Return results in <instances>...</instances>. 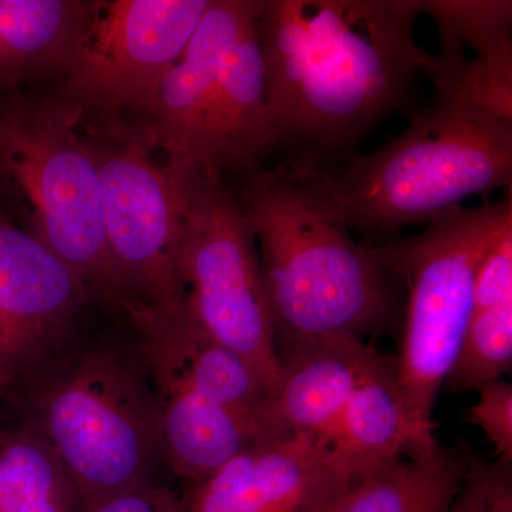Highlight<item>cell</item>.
Listing matches in <instances>:
<instances>
[{
	"label": "cell",
	"instance_id": "obj_1",
	"mask_svg": "<svg viewBox=\"0 0 512 512\" xmlns=\"http://www.w3.org/2000/svg\"><path fill=\"white\" fill-rule=\"evenodd\" d=\"M419 0H262L259 35L281 147L346 151L402 109L437 56Z\"/></svg>",
	"mask_w": 512,
	"mask_h": 512
},
{
	"label": "cell",
	"instance_id": "obj_2",
	"mask_svg": "<svg viewBox=\"0 0 512 512\" xmlns=\"http://www.w3.org/2000/svg\"><path fill=\"white\" fill-rule=\"evenodd\" d=\"M244 175L237 200L254 234L276 348L328 338L365 340L394 315L379 247L356 244L295 164Z\"/></svg>",
	"mask_w": 512,
	"mask_h": 512
},
{
	"label": "cell",
	"instance_id": "obj_3",
	"mask_svg": "<svg viewBox=\"0 0 512 512\" xmlns=\"http://www.w3.org/2000/svg\"><path fill=\"white\" fill-rule=\"evenodd\" d=\"M330 217L369 238L431 221L473 195L511 188L512 117L458 97L436 99L404 133L342 171L296 161Z\"/></svg>",
	"mask_w": 512,
	"mask_h": 512
},
{
	"label": "cell",
	"instance_id": "obj_4",
	"mask_svg": "<svg viewBox=\"0 0 512 512\" xmlns=\"http://www.w3.org/2000/svg\"><path fill=\"white\" fill-rule=\"evenodd\" d=\"M0 198L93 299L126 313L137 308L107 241L96 158L76 111L56 96L0 94Z\"/></svg>",
	"mask_w": 512,
	"mask_h": 512
},
{
	"label": "cell",
	"instance_id": "obj_5",
	"mask_svg": "<svg viewBox=\"0 0 512 512\" xmlns=\"http://www.w3.org/2000/svg\"><path fill=\"white\" fill-rule=\"evenodd\" d=\"M36 427L72 477L83 508L150 484L164 460L147 370L113 349L84 350L46 377Z\"/></svg>",
	"mask_w": 512,
	"mask_h": 512
},
{
	"label": "cell",
	"instance_id": "obj_6",
	"mask_svg": "<svg viewBox=\"0 0 512 512\" xmlns=\"http://www.w3.org/2000/svg\"><path fill=\"white\" fill-rule=\"evenodd\" d=\"M512 222L511 188L500 201L454 208L416 237L379 247L407 288L406 320L394 379L421 433L433 434V410L474 313V274L484 252Z\"/></svg>",
	"mask_w": 512,
	"mask_h": 512
},
{
	"label": "cell",
	"instance_id": "obj_7",
	"mask_svg": "<svg viewBox=\"0 0 512 512\" xmlns=\"http://www.w3.org/2000/svg\"><path fill=\"white\" fill-rule=\"evenodd\" d=\"M168 165L180 184L177 261L188 316L208 338L242 357L272 393L279 376L274 320L255 237L237 195L222 177Z\"/></svg>",
	"mask_w": 512,
	"mask_h": 512
},
{
	"label": "cell",
	"instance_id": "obj_8",
	"mask_svg": "<svg viewBox=\"0 0 512 512\" xmlns=\"http://www.w3.org/2000/svg\"><path fill=\"white\" fill-rule=\"evenodd\" d=\"M80 131L99 167L111 255L138 305L187 312L177 261L181 229L177 173L167 163H157V150L138 120L80 121Z\"/></svg>",
	"mask_w": 512,
	"mask_h": 512
},
{
	"label": "cell",
	"instance_id": "obj_9",
	"mask_svg": "<svg viewBox=\"0 0 512 512\" xmlns=\"http://www.w3.org/2000/svg\"><path fill=\"white\" fill-rule=\"evenodd\" d=\"M210 0H94L57 99L80 121L136 119L185 47Z\"/></svg>",
	"mask_w": 512,
	"mask_h": 512
},
{
	"label": "cell",
	"instance_id": "obj_10",
	"mask_svg": "<svg viewBox=\"0 0 512 512\" xmlns=\"http://www.w3.org/2000/svg\"><path fill=\"white\" fill-rule=\"evenodd\" d=\"M329 440L292 433L239 453L191 485L185 512H329L360 476Z\"/></svg>",
	"mask_w": 512,
	"mask_h": 512
},
{
	"label": "cell",
	"instance_id": "obj_11",
	"mask_svg": "<svg viewBox=\"0 0 512 512\" xmlns=\"http://www.w3.org/2000/svg\"><path fill=\"white\" fill-rule=\"evenodd\" d=\"M92 299L72 268L0 212V372L59 348Z\"/></svg>",
	"mask_w": 512,
	"mask_h": 512
},
{
	"label": "cell",
	"instance_id": "obj_12",
	"mask_svg": "<svg viewBox=\"0 0 512 512\" xmlns=\"http://www.w3.org/2000/svg\"><path fill=\"white\" fill-rule=\"evenodd\" d=\"M259 15L229 47L188 164L217 177L255 170L281 148L268 100Z\"/></svg>",
	"mask_w": 512,
	"mask_h": 512
},
{
	"label": "cell",
	"instance_id": "obj_13",
	"mask_svg": "<svg viewBox=\"0 0 512 512\" xmlns=\"http://www.w3.org/2000/svg\"><path fill=\"white\" fill-rule=\"evenodd\" d=\"M262 0H210L190 42L134 120L174 165L190 164L198 133L229 47L261 12Z\"/></svg>",
	"mask_w": 512,
	"mask_h": 512
},
{
	"label": "cell",
	"instance_id": "obj_14",
	"mask_svg": "<svg viewBox=\"0 0 512 512\" xmlns=\"http://www.w3.org/2000/svg\"><path fill=\"white\" fill-rule=\"evenodd\" d=\"M143 363L156 397L165 463L191 485L212 476L247 448L291 434L272 421L214 402L170 367Z\"/></svg>",
	"mask_w": 512,
	"mask_h": 512
},
{
	"label": "cell",
	"instance_id": "obj_15",
	"mask_svg": "<svg viewBox=\"0 0 512 512\" xmlns=\"http://www.w3.org/2000/svg\"><path fill=\"white\" fill-rule=\"evenodd\" d=\"M272 392L276 420L289 433L329 440L357 387L394 369V360L356 338H328L278 350Z\"/></svg>",
	"mask_w": 512,
	"mask_h": 512
},
{
	"label": "cell",
	"instance_id": "obj_16",
	"mask_svg": "<svg viewBox=\"0 0 512 512\" xmlns=\"http://www.w3.org/2000/svg\"><path fill=\"white\" fill-rule=\"evenodd\" d=\"M468 464L437 440H417L360 474L329 512H447Z\"/></svg>",
	"mask_w": 512,
	"mask_h": 512
},
{
	"label": "cell",
	"instance_id": "obj_17",
	"mask_svg": "<svg viewBox=\"0 0 512 512\" xmlns=\"http://www.w3.org/2000/svg\"><path fill=\"white\" fill-rule=\"evenodd\" d=\"M93 6L94 0H0V94L62 76Z\"/></svg>",
	"mask_w": 512,
	"mask_h": 512
},
{
	"label": "cell",
	"instance_id": "obj_18",
	"mask_svg": "<svg viewBox=\"0 0 512 512\" xmlns=\"http://www.w3.org/2000/svg\"><path fill=\"white\" fill-rule=\"evenodd\" d=\"M421 433L404 406L394 369L357 387L330 437L333 448L360 473L399 454L410 443L431 439Z\"/></svg>",
	"mask_w": 512,
	"mask_h": 512
},
{
	"label": "cell",
	"instance_id": "obj_19",
	"mask_svg": "<svg viewBox=\"0 0 512 512\" xmlns=\"http://www.w3.org/2000/svg\"><path fill=\"white\" fill-rule=\"evenodd\" d=\"M0 512H83L72 477L33 424L0 430Z\"/></svg>",
	"mask_w": 512,
	"mask_h": 512
},
{
	"label": "cell",
	"instance_id": "obj_20",
	"mask_svg": "<svg viewBox=\"0 0 512 512\" xmlns=\"http://www.w3.org/2000/svg\"><path fill=\"white\" fill-rule=\"evenodd\" d=\"M512 363V301L474 312L446 383L453 392L501 380Z\"/></svg>",
	"mask_w": 512,
	"mask_h": 512
},
{
	"label": "cell",
	"instance_id": "obj_21",
	"mask_svg": "<svg viewBox=\"0 0 512 512\" xmlns=\"http://www.w3.org/2000/svg\"><path fill=\"white\" fill-rule=\"evenodd\" d=\"M447 512H512L511 463H470Z\"/></svg>",
	"mask_w": 512,
	"mask_h": 512
},
{
	"label": "cell",
	"instance_id": "obj_22",
	"mask_svg": "<svg viewBox=\"0 0 512 512\" xmlns=\"http://www.w3.org/2000/svg\"><path fill=\"white\" fill-rule=\"evenodd\" d=\"M512 301V222L484 252L474 274V312L487 311Z\"/></svg>",
	"mask_w": 512,
	"mask_h": 512
},
{
	"label": "cell",
	"instance_id": "obj_23",
	"mask_svg": "<svg viewBox=\"0 0 512 512\" xmlns=\"http://www.w3.org/2000/svg\"><path fill=\"white\" fill-rule=\"evenodd\" d=\"M477 392V403L464 410V419L483 431L493 444L498 460L511 463L512 384L497 380Z\"/></svg>",
	"mask_w": 512,
	"mask_h": 512
},
{
	"label": "cell",
	"instance_id": "obj_24",
	"mask_svg": "<svg viewBox=\"0 0 512 512\" xmlns=\"http://www.w3.org/2000/svg\"><path fill=\"white\" fill-rule=\"evenodd\" d=\"M181 503L170 488L150 483L101 498L83 512H171Z\"/></svg>",
	"mask_w": 512,
	"mask_h": 512
},
{
	"label": "cell",
	"instance_id": "obj_25",
	"mask_svg": "<svg viewBox=\"0 0 512 512\" xmlns=\"http://www.w3.org/2000/svg\"><path fill=\"white\" fill-rule=\"evenodd\" d=\"M10 380V377L8 375H5V373L0 372V387L5 386L6 383H8Z\"/></svg>",
	"mask_w": 512,
	"mask_h": 512
},
{
	"label": "cell",
	"instance_id": "obj_26",
	"mask_svg": "<svg viewBox=\"0 0 512 512\" xmlns=\"http://www.w3.org/2000/svg\"><path fill=\"white\" fill-rule=\"evenodd\" d=\"M171 512H185L184 511V504L181 503V505H178L177 508H175V510L171 511Z\"/></svg>",
	"mask_w": 512,
	"mask_h": 512
}]
</instances>
